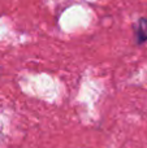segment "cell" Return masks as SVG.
<instances>
[{"label": "cell", "mask_w": 147, "mask_h": 148, "mask_svg": "<svg viewBox=\"0 0 147 148\" xmlns=\"http://www.w3.org/2000/svg\"><path fill=\"white\" fill-rule=\"evenodd\" d=\"M135 31V40L138 44L147 42V18H139L137 25L134 26Z\"/></svg>", "instance_id": "6da1fadb"}]
</instances>
